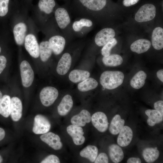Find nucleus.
Here are the masks:
<instances>
[{
    "label": "nucleus",
    "instance_id": "obj_25",
    "mask_svg": "<svg viewBox=\"0 0 163 163\" xmlns=\"http://www.w3.org/2000/svg\"><path fill=\"white\" fill-rule=\"evenodd\" d=\"M125 123V120L121 118L119 114L115 115L113 118L109 127L110 133L113 135L118 134Z\"/></svg>",
    "mask_w": 163,
    "mask_h": 163
},
{
    "label": "nucleus",
    "instance_id": "obj_27",
    "mask_svg": "<svg viewBox=\"0 0 163 163\" xmlns=\"http://www.w3.org/2000/svg\"><path fill=\"white\" fill-rule=\"evenodd\" d=\"M146 77L147 75L144 71H139L135 74L130 80V85L135 89H140L145 84Z\"/></svg>",
    "mask_w": 163,
    "mask_h": 163
},
{
    "label": "nucleus",
    "instance_id": "obj_33",
    "mask_svg": "<svg viewBox=\"0 0 163 163\" xmlns=\"http://www.w3.org/2000/svg\"><path fill=\"white\" fill-rule=\"evenodd\" d=\"M104 64L107 66H116L122 64L123 59L120 55L117 54L110 55L108 56H104L102 59Z\"/></svg>",
    "mask_w": 163,
    "mask_h": 163
},
{
    "label": "nucleus",
    "instance_id": "obj_20",
    "mask_svg": "<svg viewBox=\"0 0 163 163\" xmlns=\"http://www.w3.org/2000/svg\"><path fill=\"white\" fill-rule=\"evenodd\" d=\"M151 45V43L149 40L142 39L133 42L131 45L130 48L133 52L141 54L148 50Z\"/></svg>",
    "mask_w": 163,
    "mask_h": 163
},
{
    "label": "nucleus",
    "instance_id": "obj_36",
    "mask_svg": "<svg viewBox=\"0 0 163 163\" xmlns=\"http://www.w3.org/2000/svg\"><path fill=\"white\" fill-rule=\"evenodd\" d=\"M60 160L58 157L54 155H48L42 160L41 163H59Z\"/></svg>",
    "mask_w": 163,
    "mask_h": 163
},
{
    "label": "nucleus",
    "instance_id": "obj_10",
    "mask_svg": "<svg viewBox=\"0 0 163 163\" xmlns=\"http://www.w3.org/2000/svg\"><path fill=\"white\" fill-rule=\"evenodd\" d=\"M93 126L99 132L103 133L107 129L109 123L106 115L102 112H97L91 117Z\"/></svg>",
    "mask_w": 163,
    "mask_h": 163
},
{
    "label": "nucleus",
    "instance_id": "obj_14",
    "mask_svg": "<svg viewBox=\"0 0 163 163\" xmlns=\"http://www.w3.org/2000/svg\"><path fill=\"white\" fill-rule=\"evenodd\" d=\"M72 56L68 52L64 53L59 60L56 72L60 75H65L69 70L72 63Z\"/></svg>",
    "mask_w": 163,
    "mask_h": 163
},
{
    "label": "nucleus",
    "instance_id": "obj_2",
    "mask_svg": "<svg viewBox=\"0 0 163 163\" xmlns=\"http://www.w3.org/2000/svg\"><path fill=\"white\" fill-rule=\"evenodd\" d=\"M124 75L119 71H105L101 74L100 82L105 88L109 90L114 89L123 83Z\"/></svg>",
    "mask_w": 163,
    "mask_h": 163
},
{
    "label": "nucleus",
    "instance_id": "obj_39",
    "mask_svg": "<svg viewBox=\"0 0 163 163\" xmlns=\"http://www.w3.org/2000/svg\"><path fill=\"white\" fill-rule=\"evenodd\" d=\"M7 60L3 56H0V74L2 73L6 66Z\"/></svg>",
    "mask_w": 163,
    "mask_h": 163
},
{
    "label": "nucleus",
    "instance_id": "obj_28",
    "mask_svg": "<svg viewBox=\"0 0 163 163\" xmlns=\"http://www.w3.org/2000/svg\"><path fill=\"white\" fill-rule=\"evenodd\" d=\"M98 152V149L96 146L89 145L82 149L79 154L82 157L86 158L93 162L97 157Z\"/></svg>",
    "mask_w": 163,
    "mask_h": 163
},
{
    "label": "nucleus",
    "instance_id": "obj_21",
    "mask_svg": "<svg viewBox=\"0 0 163 163\" xmlns=\"http://www.w3.org/2000/svg\"><path fill=\"white\" fill-rule=\"evenodd\" d=\"M152 42L155 49L160 50L163 48V29L160 27L155 28L152 34Z\"/></svg>",
    "mask_w": 163,
    "mask_h": 163
},
{
    "label": "nucleus",
    "instance_id": "obj_16",
    "mask_svg": "<svg viewBox=\"0 0 163 163\" xmlns=\"http://www.w3.org/2000/svg\"><path fill=\"white\" fill-rule=\"evenodd\" d=\"M119 133L117 139L118 145L123 147L129 145L133 137L131 129L128 126H124Z\"/></svg>",
    "mask_w": 163,
    "mask_h": 163
},
{
    "label": "nucleus",
    "instance_id": "obj_12",
    "mask_svg": "<svg viewBox=\"0 0 163 163\" xmlns=\"http://www.w3.org/2000/svg\"><path fill=\"white\" fill-rule=\"evenodd\" d=\"M66 130L75 145H81L84 143L85 138L83 136L84 132L82 127L72 124L67 126Z\"/></svg>",
    "mask_w": 163,
    "mask_h": 163
},
{
    "label": "nucleus",
    "instance_id": "obj_45",
    "mask_svg": "<svg viewBox=\"0 0 163 163\" xmlns=\"http://www.w3.org/2000/svg\"><path fill=\"white\" fill-rule=\"evenodd\" d=\"M66 3H69L70 2L71 0H63Z\"/></svg>",
    "mask_w": 163,
    "mask_h": 163
},
{
    "label": "nucleus",
    "instance_id": "obj_5",
    "mask_svg": "<svg viewBox=\"0 0 163 163\" xmlns=\"http://www.w3.org/2000/svg\"><path fill=\"white\" fill-rule=\"evenodd\" d=\"M58 91L56 88L47 86L41 90L40 97L42 104L45 106L49 107L52 105L57 98Z\"/></svg>",
    "mask_w": 163,
    "mask_h": 163
},
{
    "label": "nucleus",
    "instance_id": "obj_13",
    "mask_svg": "<svg viewBox=\"0 0 163 163\" xmlns=\"http://www.w3.org/2000/svg\"><path fill=\"white\" fill-rule=\"evenodd\" d=\"M40 139L54 150H59L62 147L60 137L53 133L50 132L43 134L40 136Z\"/></svg>",
    "mask_w": 163,
    "mask_h": 163
},
{
    "label": "nucleus",
    "instance_id": "obj_15",
    "mask_svg": "<svg viewBox=\"0 0 163 163\" xmlns=\"http://www.w3.org/2000/svg\"><path fill=\"white\" fill-rule=\"evenodd\" d=\"M22 105L19 98L13 97L11 100L10 115L14 121H17L21 118L22 115Z\"/></svg>",
    "mask_w": 163,
    "mask_h": 163
},
{
    "label": "nucleus",
    "instance_id": "obj_8",
    "mask_svg": "<svg viewBox=\"0 0 163 163\" xmlns=\"http://www.w3.org/2000/svg\"><path fill=\"white\" fill-rule=\"evenodd\" d=\"M50 127V123L46 117L41 114L35 117L33 128V131L34 133L40 134L46 133L49 131Z\"/></svg>",
    "mask_w": 163,
    "mask_h": 163
},
{
    "label": "nucleus",
    "instance_id": "obj_32",
    "mask_svg": "<svg viewBox=\"0 0 163 163\" xmlns=\"http://www.w3.org/2000/svg\"><path fill=\"white\" fill-rule=\"evenodd\" d=\"M142 154L146 162L152 163L158 158L160 153L156 148H147L143 150Z\"/></svg>",
    "mask_w": 163,
    "mask_h": 163
},
{
    "label": "nucleus",
    "instance_id": "obj_6",
    "mask_svg": "<svg viewBox=\"0 0 163 163\" xmlns=\"http://www.w3.org/2000/svg\"><path fill=\"white\" fill-rule=\"evenodd\" d=\"M20 70L23 85L26 88L30 86L34 81V74L30 64L23 61L20 65Z\"/></svg>",
    "mask_w": 163,
    "mask_h": 163
},
{
    "label": "nucleus",
    "instance_id": "obj_3",
    "mask_svg": "<svg viewBox=\"0 0 163 163\" xmlns=\"http://www.w3.org/2000/svg\"><path fill=\"white\" fill-rule=\"evenodd\" d=\"M93 26V21L89 18H77L72 23V29L74 37H84L91 30Z\"/></svg>",
    "mask_w": 163,
    "mask_h": 163
},
{
    "label": "nucleus",
    "instance_id": "obj_11",
    "mask_svg": "<svg viewBox=\"0 0 163 163\" xmlns=\"http://www.w3.org/2000/svg\"><path fill=\"white\" fill-rule=\"evenodd\" d=\"M25 47L31 56L37 58L39 56V46L36 37L32 34L27 35L25 39Z\"/></svg>",
    "mask_w": 163,
    "mask_h": 163
},
{
    "label": "nucleus",
    "instance_id": "obj_29",
    "mask_svg": "<svg viewBox=\"0 0 163 163\" xmlns=\"http://www.w3.org/2000/svg\"><path fill=\"white\" fill-rule=\"evenodd\" d=\"M11 100L9 96L5 95L0 101V114L6 118L8 117L10 114Z\"/></svg>",
    "mask_w": 163,
    "mask_h": 163
},
{
    "label": "nucleus",
    "instance_id": "obj_7",
    "mask_svg": "<svg viewBox=\"0 0 163 163\" xmlns=\"http://www.w3.org/2000/svg\"><path fill=\"white\" fill-rule=\"evenodd\" d=\"M53 52L56 55L61 54L64 49L67 40L61 33L54 34L49 37L48 40Z\"/></svg>",
    "mask_w": 163,
    "mask_h": 163
},
{
    "label": "nucleus",
    "instance_id": "obj_40",
    "mask_svg": "<svg viewBox=\"0 0 163 163\" xmlns=\"http://www.w3.org/2000/svg\"><path fill=\"white\" fill-rule=\"evenodd\" d=\"M139 0H123V4L126 7H129L137 3Z\"/></svg>",
    "mask_w": 163,
    "mask_h": 163
},
{
    "label": "nucleus",
    "instance_id": "obj_1",
    "mask_svg": "<svg viewBox=\"0 0 163 163\" xmlns=\"http://www.w3.org/2000/svg\"><path fill=\"white\" fill-rule=\"evenodd\" d=\"M69 3L57 8L54 11V17L57 25L67 42L74 37L72 29L71 18L69 8Z\"/></svg>",
    "mask_w": 163,
    "mask_h": 163
},
{
    "label": "nucleus",
    "instance_id": "obj_26",
    "mask_svg": "<svg viewBox=\"0 0 163 163\" xmlns=\"http://www.w3.org/2000/svg\"><path fill=\"white\" fill-rule=\"evenodd\" d=\"M52 53V49L48 41L41 42L39 45V55L43 62L47 61L51 57Z\"/></svg>",
    "mask_w": 163,
    "mask_h": 163
},
{
    "label": "nucleus",
    "instance_id": "obj_17",
    "mask_svg": "<svg viewBox=\"0 0 163 163\" xmlns=\"http://www.w3.org/2000/svg\"><path fill=\"white\" fill-rule=\"evenodd\" d=\"M91 121L90 112L86 110H83L78 114L74 116L71 119L72 124L81 127L85 126Z\"/></svg>",
    "mask_w": 163,
    "mask_h": 163
},
{
    "label": "nucleus",
    "instance_id": "obj_35",
    "mask_svg": "<svg viewBox=\"0 0 163 163\" xmlns=\"http://www.w3.org/2000/svg\"><path fill=\"white\" fill-rule=\"evenodd\" d=\"M9 0H0V16H4L7 13Z\"/></svg>",
    "mask_w": 163,
    "mask_h": 163
},
{
    "label": "nucleus",
    "instance_id": "obj_31",
    "mask_svg": "<svg viewBox=\"0 0 163 163\" xmlns=\"http://www.w3.org/2000/svg\"><path fill=\"white\" fill-rule=\"evenodd\" d=\"M98 84L97 82L94 79L88 77L78 84V88L81 91H87L96 88Z\"/></svg>",
    "mask_w": 163,
    "mask_h": 163
},
{
    "label": "nucleus",
    "instance_id": "obj_41",
    "mask_svg": "<svg viewBox=\"0 0 163 163\" xmlns=\"http://www.w3.org/2000/svg\"><path fill=\"white\" fill-rule=\"evenodd\" d=\"M127 162L128 163H141V161L138 158L131 157L127 160Z\"/></svg>",
    "mask_w": 163,
    "mask_h": 163
},
{
    "label": "nucleus",
    "instance_id": "obj_9",
    "mask_svg": "<svg viewBox=\"0 0 163 163\" xmlns=\"http://www.w3.org/2000/svg\"><path fill=\"white\" fill-rule=\"evenodd\" d=\"M114 30L110 27L104 28L96 34L94 38V42L97 46H103L115 37Z\"/></svg>",
    "mask_w": 163,
    "mask_h": 163
},
{
    "label": "nucleus",
    "instance_id": "obj_4",
    "mask_svg": "<svg viewBox=\"0 0 163 163\" xmlns=\"http://www.w3.org/2000/svg\"><path fill=\"white\" fill-rule=\"evenodd\" d=\"M156 14V8L153 5L146 4L142 6L135 15V19L137 22H142L153 19Z\"/></svg>",
    "mask_w": 163,
    "mask_h": 163
},
{
    "label": "nucleus",
    "instance_id": "obj_24",
    "mask_svg": "<svg viewBox=\"0 0 163 163\" xmlns=\"http://www.w3.org/2000/svg\"><path fill=\"white\" fill-rule=\"evenodd\" d=\"M90 75V73L87 71L75 69L70 72L69 78L72 82L77 83L84 81L88 78Z\"/></svg>",
    "mask_w": 163,
    "mask_h": 163
},
{
    "label": "nucleus",
    "instance_id": "obj_30",
    "mask_svg": "<svg viewBox=\"0 0 163 163\" xmlns=\"http://www.w3.org/2000/svg\"><path fill=\"white\" fill-rule=\"evenodd\" d=\"M38 5L41 11L49 15L53 12L56 3L55 0H39Z\"/></svg>",
    "mask_w": 163,
    "mask_h": 163
},
{
    "label": "nucleus",
    "instance_id": "obj_18",
    "mask_svg": "<svg viewBox=\"0 0 163 163\" xmlns=\"http://www.w3.org/2000/svg\"><path fill=\"white\" fill-rule=\"evenodd\" d=\"M73 106V101L71 96L65 95L62 98L57 107L59 114L61 116L66 115L71 110Z\"/></svg>",
    "mask_w": 163,
    "mask_h": 163
},
{
    "label": "nucleus",
    "instance_id": "obj_23",
    "mask_svg": "<svg viewBox=\"0 0 163 163\" xmlns=\"http://www.w3.org/2000/svg\"><path fill=\"white\" fill-rule=\"evenodd\" d=\"M145 113L148 117L147 122L150 126H153L163 121V115L156 110H147L145 111Z\"/></svg>",
    "mask_w": 163,
    "mask_h": 163
},
{
    "label": "nucleus",
    "instance_id": "obj_42",
    "mask_svg": "<svg viewBox=\"0 0 163 163\" xmlns=\"http://www.w3.org/2000/svg\"><path fill=\"white\" fill-rule=\"evenodd\" d=\"M156 75L158 78L162 82H163V70L161 69L157 71Z\"/></svg>",
    "mask_w": 163,
    "mask_h": 163
},
{
    "label": "nucleus",
    "instance_id": "obj_38",
    "mask_svg": "<svg viewBox=\"0 0 163 163\" xmlns=\"http://www.w3.org/2000/svg\"><path fill=\"white\" fill-rule=\"evenodd\" d=\"M154 107L163 115V101H159L155 102L154 104Z\"/></svg>",
    "mask_w": 163,
    "mask_h": 163
},
{
    "label": "nucleus",
    "instance_id": "obj_34",
    "mask_svg": "<svg viewBox=\"0 0 163 163\" xmlns=\"http://www.w3.org/2000/svg\"><path fill=\"white\" fill-rule=\"evenodd\" d=\"M117 41L114 38H113L106 44L104 45L101 50V54L104 57L109 56L112 49L117 44Z\"/></svg>",
    "mask_w": 163,
    "mask_h": 163
},
{
    "label": "nucleus",
    "instance_id": "obj_43",
    "mask_svg": "<svg viewBox=\"0 0 163 163\" xmlns=\"http://www.w3.org/2000/svg\"><path fill=\"white\" fill-rule=\"evenodd\" d=\"M5 136V132L2 128H0V141L3 139Z\"/></svg>",
    "mask_w": 163,
    "mask_h": 163
},
{
    "label": "nucleus",
    "instance_id": "obj_19",
    "mask_svg": "<svg viewBox=\"0 0 163 163\" xmlns=\"http://www.w3.org/2000/svg\"><path fill=\"white\" fill-rule=\"evenodd\" d=\"M27 30L26 25L23 23H20L16 24L13 29L14 39L17 44L22 45L25 40Z\"/></svg>",
    "mask_w": 163,
    "mask_h": 163
},
{
    "label": "nucleus",
    "instance_id": "obj_44",
    "mask_svg": "<svg viewBox=\"0 0 163 163\" xmlns=\"http://www.w3.org/2000/svg\"><path fill=\"white\" fill-rule=\"evenodd\" d=\"M2 97V92L0 91V101L1 100Z\"/></svg>",
    "mask_w": 163,
    "mask_h": 163
},
{
    "label": "nucleus",
    "instance_id": "obj_22",
    "mask_svg": "<svg viewBox=\"0 0 163 163\" xmlns=\"http://www.w3.org/2000/svg\"><path fill=\"white\" fill-rule=\"evenodd\" d=\"M108 152L110 158L113 162L118 163L123 159V151L118 145L112 144L110 145L108 147Z\"/></svg>",
    "mask_w": 163,
    "mask_h": 163
},
{
    "label": "nucleus",
    "instance_id": "obj_46",
    "mask_svg": "<svg viewBox=\"0 0 163 163\" xmlns=\"http://www.w3.org/2000/svg\"><path fill=\"white\" fill-rule=\"evenodd\" d=\"M3 161V158L2 156L0 155V163H1Z\"/></svg>",
    "mask_w": 163,
    "mask_h": 163
},
{
    "label": "nucleus",
    "instance_id": "obj_37",
    "mask_svg": "<svg viewBox=\"0 0 163 163\" xmlns=\"http://www.w3.org/2000/svg\"><path fill=\"white\" fill-rule=\"evenodd\" d=\"M95 163H108V156L105 153H100L96 157L95 161Z\"/></svg>",
    "mask_w": 163,
    "mask_h": 163
},
{
    "label": "nucleus",
    "instance_id": "obj_47",
    "mask_svg": "<svg viewBox=\"0 0 163 163\" xmlns=\"http://www.w3.org/2000/svg\"><path fill=\"white\" fill-rule=\"evenodd\" d=\"M1 47L0 46V53L1 52Z\"/></svg>",
    "mask_w": 163,
    "mask_h": 163
}]
</instances>
